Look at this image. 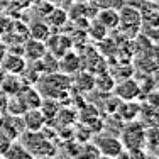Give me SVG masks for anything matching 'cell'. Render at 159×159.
<instances>
[{
    "label": "cell",
    "instance_id": "6da1fadb",
    "mask_svg": "<svg viewBox=\"0 0 159 159\" xmlns=\"http://www.w3.org/2000/svg\"><path fill=\"white\" fill-rule=\"evenodd\" d=\"M37 88H39L41 97L49 98V100H59L66 97L71 90V78L70 75H64L61 71L48 73L37 80Z\"/></svg>",
    "mask_w": 159,
    "mask_h": 159
},
{
    "label": "cell",
    "instance_id": "7a4b0ae2",
    "mask_svg": "<svg viewBox=\"0 0 159 159\" xmlns=\"http://www.w3.org/2000/svg\"><path fill=\"white\" fill-rule=\"evenodd\" d=\"M119 29L127 37H134L142 29V12L134 5L124 3L119 9Z\"/></svg>",
    "mask_w": 159,
    "mask_h": 159
},
{
    "label": "cell",
    "instance_id": "3957f363",
    "mask_svg": "<svg viewBox=\"0 0 159 159\" xmlns=\"http://www.w3.org/2000/svg\"><path fill=\"white\" fill-rule=\"evenodd\" d=\"M122 146L124 149H137L146 147V127L139 122L130 120V124L122 130Z\"/></svg>",
    "mask_w": 159,
    "mask_h": 159
},
{
    "label": "cell",
    "instance_id": "277c9868",
    "mask_svg": "<svg viewBox=\"0 0 159 159\" xmlns=\"http://www.w3.org/2000/svg\"><path fill=\"white\" fill-rule=\"evenodd\" d=\"M93 144L97 146V149L100 151V154L103 156H112V157H119L120 152L124 151L122 141L120 137H115V135H108V134H102L97 135Z\"/></svg>",
    "mask_w": 159,
    "mask_h": 159
},
{
    "label": "cell",
    "instance_id": "5b68a950",
    "mask_svg": "<svg viewBox=\"0 0 159 159\" xmlns=\"http://www.w3.org/2000/svg\"><path fill=\"white\" fill-rule=\"evenodd\" d=\"M113 93L120 102H130L137 100V97L141 95V85L135 81L134 78H125L120 80L119 83H115L113 86Z\"/></svg>",
    "mask_w": 159,
    "mask_h": 159
},
{
    "label": "cell",
    "instance_id": "8992f818",
    "mask_svg": "<svg viewBox=\"0 0 159 159\" xmlns=\"http://www.w3.org/2000/svg\"><path fill=\"white\" fill-rule=\"evenodd\" d=\"M0 66L5 71L7 75H22V71L27 66V61L22 54H17V52H5V56L0 61Z\"/></svg>",
    "mask_w": 159,
    "mask_h": 159
},
{
    "label": "cell",
    "instance_id": "52a82bcc",
    "mask_svg": "<svg viewBox=\"0 0 159 159\" xmlns=\"http://www.w3.org/2000/svg\"><path fill=\"white\" fill-rule=\"evenodd\" d=\"M71 46H73V39L70 36H64V34H54V36H49V39L46 41V48L49 49L52 56L56 58H61L66 51H70Z\"/></svg>",
    "mask_w": 159,
    "mask_h": 159
},
{
    "label": "cell",
    "instance_id": "ba28073f",
    "mask_svg": "<svg viewBox=\"0 0 159 159\" xmlns=\"http://www.w3.org/2000/svg\"><path fill=\"white\" fill-rule=\"evenodd\" d=\"M46 52H48V48H46V43H43V41L29 37L25 43H22V56L25 58L27 63L41 59Z\"/></svg>",
    "mask_w": 159,
    "mask_h": 159
},
{
    "label": "cell",
    "instance_id": "9c48e42d",
    "mask_svg": "<svg viewBox=\"0 0 159 159\" xmlns=\"http://www.w3.org/2000/svg\"><path fill=\"white\" fill-rule=\"evenodd\" d=\"M22 124H24V129H27V130L41 132L46 125V119L39 108H27L22 113Z\"/></svg>",
    "mask_w": 159,
    "mask_h": 159
},
{
    "label": "cell",
    "instance_id": "30bf717a",
    "mask_svg": "<svg viewBox=\"0 0 159 159\" xmlns=\"http://www.w3.org/2000/svg\"><path fill=\"white\" fill-rule=\"evenodd\" d=\"M58 66H59V71L64 75H70V76L76 75L81 70V58L75 51H66L58 59Z\"/></svg>",
    "mask_w": 159,
    "mask_h": 159
},
{
    "label": "cell",
    "instance_id": "8fae6325",
    "mask_svg": "<svg viewBox=\"0 0 159 159\" xmlns=\"http://www.w3.org/2000/svg\"><path fill=\"white\" fill-rule=\"evenodd\" d=\"M29 36L32 37V39H37V41H43V43H46L49 39V36H51V25L48 24L44 19H39V20H34L31 25H29L27 29Z\"/></svg>",
    "mask_w": 159,
    "mask_h": 159
},
{
    "label": "cell",
    "instance_id": "7c38bea8",
    "mask_svg": "<svg viewBox=\"0 0 159 159\" xmlns=\"http://www.w3.org/2000/svg\"><path fill=\"white\" fill-rule=\"evenodd\" d=\"M95 19L108 31H115L119 27V10L115 9H100Z\"/></svg>",
    "mask_w": 159,
    "mask_h": 159
},
{
    "label": "cell",
    "instance_id": "4fadbf2b",
    "mask_svg": "<svg viewBox=\"0 0 159 159\" xmlns=\"http://www.w3.org/2000/svg\"><path fill=\"white\" fill-rule=\"evenodd\" d=\"M71 86L80 88V92H90L95 88V75L90 71H78L75 80H71Z\"/></svg>",
    "mask_w": 159,
    "mask_h": 159
},
{
    "label": "cell",
    "instance_id": "5bb4252c",
    "mask_svg": "<svg viewBox=\"0 0 159 159\" xmlns=\"http://www.w3.org/2000/svg\"><path fill=\"white\" fill-rule=\"evenodd\" d=\"M19 97L22 98L25 108H39L41 103H43V97H41L39 90L32 88V86H27V88L20 90V92H19Z\"/></svg>",
    "mask_w": 159,
    "mask_h": 159
},
{
    "label": "cell",
    "instance_id": "9a60e30c",
    "mask_svg": "<svg viewBox=\"0 0 159 159\" xmlns=\"http://www.w3.org/2000/svg\"><path fill=\"white\" fill-rule=\"evenodd\" d=\"M68 19H70V17H68V12H66V10H64L63 7H56V5H54L51 12H49L48 16L44 17V20H46L48 24L51 25V29H52V27L59 29V27H63V25L68 22Z\"/></svg>",
    "mask_w": 159,
    "mask_h": 159
},
{
    "label": "cell",
    "instance_id": "2e32d148",
    "mask_svg": "<svg viewBox=\"0 0 159 159\" xmlns=\"http://www.w3.org/2000/svg\"><path fill=\"white\" fill-rule=\"evenodd\" d=\"M115 112L119 113L120 119H124V120H134L135 117L139 115V112H141V107L135 103V100L122 102V103H119V107H117Z\"/></svg>",
    "mask_w": 159,
    "mask_h": 159
},
{
    "label": "cell",
    "instance_id": "e0dca14e",
    "mask_svg": "<svg viewBox=\"0 0 159 159\" xmlns=\"http://www.w3.org/2000/svg\"><path fill=\"white\" fill-rule=\"evenodd\" d=\"M113 86H115V80L110 73L107 71H102V73H97L95 76V88H98L100 92L110 93L113 92Z\"/></svg>",
    "mask_w": 159,
    "mask_h": 159
},
{
    "label": "cell",
    "instance_id": "ac0fdd59",
    "mask_svg": "<svg viewBox=\"0 0 159 159\" xmlns=\"http://www.w3.org/2000/svg\"><path fill=\"white\" fill-rule=\"evenodd\" d=\"M98 156H100V151L97 149L95 144H81V146L78 147V152L75 154V157L76 159H98Z\"/></svg>",
    "mask_w": 159,
    "mask_h": 159
},
{
    "label": "cell",
    "instance_id": "d6986e66",
    "mask_svg": "<svg viewBox=\"0 0 159 159\" xmlns=\"http://www.w3.org/2000/svg\"><path fill=\"white\" fill-rule=\"evenodd\" d=\"M107 32H108V29L105 27V25H102L97 19H95V20L92 19V24L88 25V34H90V37H92V39L103 41L105 37H107Z\"/></svg>",
    "mask_w": 159,
    "mask_h": 159
},
{
    "label": "cell",
    "instance_id": "ffe728a7",
    "mask_svg": "<svg viewBox=\"0 0 159 159\" xmlns=\"http://www.w3.org/2000/svg\"><path fill=\"white\" fill-rule=\"evenodd\" d=\"M146 146L159 149V129H146Z\"/></svg>",
    "mask_w": 159,
    "mask_h": 159
},
{
    "label": "cell",
    "instance_id": "44dd1931",
    "mask_svg": "<svg viewBox=\"0 0 159 159\" xmlns=\"http://www.w3.org/2000/svg\"><path fill=\"white\" fill-rule=\"evenodd\" d=\"M100 9H115L119 10L120 7L125 3V0H97Z\"/></svg>",
    "mask_w": 159,
    "mask_h": 159
},
{
    "label": "cell",
    "instance_id": "7402d4cb",
    "mask_svg": "<svg viewBox=\"0 0 159 159\" xmlns=\"http://www.w3.org/2000/svg\"><path fill=\"white\" fill-rule=\"evenodd\" d=\"M5 46H3V44L2 43H0V61H2V58H3V56H5Z\"/></svg>",
    "mask_w": 159,
    "mask_h": 159
},
{
    "label": "cell",
    "instance_id": "603a6c76",
    "mask_svg": "<svg viewBox=\"0 0 159 159\" xmlns=\"http://www.w3.org/2000/svg\"><path fill=\"white\" fill-rule=\"evenodd\" d=\"M98 159H117V157H112V156H103V154H100Z\"/></svg>",
    "mask_w": 159,
    "mask_h": 159
},
{
    "label": "cell",
    "instance_id": "cb8c5ba5",
    "mask_svg": "<svg viewBox=\"0 0 159 159\" xmlns=\"http://www.w3.org/2000/svg\"><path fill=\"white\" fill-rule=\"evenodd\" d=\"M48 2H51V3H54V5H58V3H61L63 0H48Z\"/></svg>",
    "mask_w": 159,
    "mask_h": 159
},
{
    "label": "cell",
    "instance_id": "d4e9b609",
    "mask_svg": "<svg viewBox=\"0 0 159 159\" xmlns=\"http://www.w3.org/2000/svg\"><path fill=\"white\" fill-rule=\"evenodd\" d=\"M146 159H159L157 156H156V154H154V156H149V154H147V157Z\"/></svg>",
    "mask_w": 159,
    "mask_h": 159
},
{
    "label": "cell",
    "instance_id": "484cf974",
    "mask_svg": "<svg viewBox=\"0 0 159 159\" xmlns=\"http://www.w3.org/2000/svg\"><path fill=\"white\" fill-rule=\"evenodd\" d=\"M73 2H88V0H73Z\"/></svg>",
    "mask_w": 159,
    "mask_h": 159
},
{
    "label": "cell",
    "instance_id": "4316f807",
    "mask_svg": "<svg viewBox=\"0 0 159 159\" xmlns=\"http://www.w3.org/2000/svg\"><path fill=\"white\" fill-rule=\"evenodd\" d=\"M156 156L159 157V149H156Z\"/></svg>",
    "mask_w": 159,
    "mask_h": 159
},
{
    "label": "cell",
    "instance_id": "83f0119b",
    "mask_svg": "<svg viewBox=\"0 0 159 159\" xmlns=\"http://www.w3.org/2000/svg\"><path fill=\"white\" fill-rule=\"evenodd\" d=\"M95 2H97V0H95Z\"/></svg>",
    "mask_w": 159,
    "mask_h": 159
}]
</instances>
